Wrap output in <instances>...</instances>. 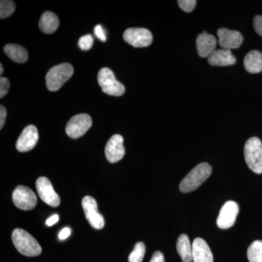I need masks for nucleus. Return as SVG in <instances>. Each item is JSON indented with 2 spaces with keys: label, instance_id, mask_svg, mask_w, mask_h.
<instances>
[{
  "label": "nucleus",
  "instance_id": "34",
  "mask_svg": "<svg viewBox=\"0 0 262 262\" xmlns=\"http://www.w3.org/2000/svg\"><path fill=\"white\" fill-rule=\"evenodd\" d=\"M3 71H4V70H3V64L1 63V64H0V75H3Z\"/></svg>",
  "mask_w": 262,
  "mask_h": 262
},
{
  "label": "nucleus",
  "instance_id": "20",
  "mask_svg": "<svg viewBox=\"0 0 262 262\" xmlns=\"http://www.w3.org/2000/svg\"><path fill=\"white\" fill-rule=\"evenodd\" d=\"M4 52L12 61L24 63L28 60V52L22 46L16 44H9L5 46Z\"/></svg>",
  "mask_w": 262,
  "mask_h": 262
},
{
  "label": "nucleus",
  "instance_id": "16",
  "mask_svg": "<svg viewBox=\"0 0 262 262\" xmlns=\"http://www.w3.org/2000/svg\"><path fill=\"white\" fill-rule=\"evenodd\" d=\"M193 262H213V253L211 248L204 239H194L192 244Z\"/></svg>",
  "mask_w": 262,
  "mask_h": 262
},
{
  "label": "nucleus",
  "instance_id": "6",
  "mask_svg": "<svg viewBox=\"0 0 262 262\" xmlns=\"http://www.w3.org/2000/svg\"><path fill=\"white\" fill-rule=\"evenodd\" d=\"M92 126V119L87 114H80L71 118L66 127V133L72 139L84 135Z\"/></svg>",
  "mask_w": 262,
  "mask_h": 262
},
{
  "label": "nucleus",
  "instance_id": "17",
  "mask_svg": "<svg viewBox=\"0 0 262 262\" xmlns=\"http://www.w3.org/2000/svg\"><path fill=\"white\" fill-rule=\"evenodd\" d=\"M208 63L211 66L217 67H227L234 65L236 63V58L229 50H215L208 58Z\"/></svg>",
  "mask_w": 262,
  "mask_h": 262
},
{
  "label": "nucleus",
  "instance_id": "4",
  "mask_svg": "<svg viewBox=\"0 0 262 262\" xmlns=\"http://www.w3.org/2000/svg\"><path fill=\"white\" fill-rule=\"evenodd\" d=\"M74 74L73 67L70 63L55 66L46 75V85L50 91H58Z\"/></svg>",
  "mask_w": 262,
  "mask_h": 262
},
{
  "label": "nucleus",
  "instance_id": "13",
  "mask_svg": "<svg viewBox=\"0 0 262 262\" xmlns=\"http://www.w3.org/2000/svg\"><path fill=\"white\" fill-rule=\"evenodd\" d=\"M123 141V137L119 134L112 136L108 140L105 147V155L108 162L115 163L123 158L125 153Z\"/></svg>",
  "mask_w": 262,
  "mask_h": 262
},
{
  "label": "nucleus",
  "instance_id": "7",
  "mask_svg": "<svg viewBox=\"0 0 262 262\" xmlns=\"http://www.w3.org/2000/svg\"><path fill=\"white\" fill-rule=\"evenodd\" d=\"M15 206L20 210L29 211L37 206V198L32 189L25 186H18L13 193Z\"/></svg>",
  "mask_w": 262,
  "mask_h": 262
},
{
  "label": "nucleus",
  "instance_id": "1",
  "mask_svg": "<svg viewBox=\"0 0 262 262\" xmlns=\"http://www.w3.org/2000/svg\"><path fill=\"white\" fill-rule=\"evenodd\" d=\"M211 173L212 168L209 164L203 163L196 165L181 182L179 185L181 192L188 193L195 190L206 182Z\"/></svg>",
  "mask_w": 262,
  "mask_h": 262
},
{
  "label": "nucleus",
  "instance_id": "8",
  "mask_svg": "<svg viewBox=\"0 0 262 262\" xmlns=\"http://www.w3.org/2000/svg\"><path fill=\"white\" fill-rule=\"evenodd\" d=\"M123 39L134 48H145L149 46L153 40L152 34L144 28L127 29L123 34Z\"/></svg>",
  "mask_w": 262,
  "mask_h": 262
},
{
  "label": "nucleus",
  "instance_id": "9",
  "mask_svg": "<svg viewBox=\"0 0 262 262\" xmlns=\"http://www.w3.org/2000/svg\"><path fill=\"white\" fill-rule=\"evenodd\" d=\"M82 206L83 208L86 219L91 225L96 229L103 228L105 225L103 215L98 211L97 202L91 196H85L82 199Z\"/></svg>",
  "mask_w": 262,
  "mask_h": 262
},
{
  "label": "nucleus",
  "instance_id": "33",
  "mask_svg": "<svg viewBox=\"0 0 262 262\" xmlns=\"http://www.w3.org/2000/svg\"><path fill=\"white\" fill-rule=\"evenodd\" d=\"M58 220H59V216H58V214L53 215L46 221V225L51 227V226H53L57 223L58 222Z\"/></svg>",
  "mask_w": 262,
  "mask_h": 262
},
{
  "label": "nucleus",
  "instance_id": "18",
  "mask_svg": "<svg viewBox=\"0 0 262 262\" xmlns=\"http://www.w3.org/2000/svg\"><path fill=\"white\" fill-rule=\"evenodd\" d=\"M246 71L251 74L260 73L262 71V53L258 51H251L244 59Z\"/></svg>",
  "mask_w": 262,
  "mask_h": 262
},
{
  "label": "nucleus",
  "instance_id": "25",
  "mask_svg": "<svg viewBox=\"0 0 262 262\" xmlns=\"http://www.w3.org/2000/svg\"><path fill=\"white\" fill-rule=\"evenodd\" d=\"M94 45V38L91 34H86L80 38L78 46L82 51H89Z\"/></svg>",
  "mask_w": 262,
  "mask_h": 262
},
{
  "label": "nucleus",
  "instance_id": "32",
  "mask_svg": "<svg viewBox=\"0 0 262 262\" xmlns=\"http://www.w3.org/2000/svg\"><path fill=\"white\" fill-rule=\"evenodd\" d=\"M70 234L71 229L69 227H65L58 234V237L61 241H63V239H66L67 237H70Z\"/></svg>",
  "mask_w": 262,
  "mask_h": 262
},
{
  "label": "nucleus",
  "instance_id": "26",
  "mask_svg": "<svg viewBox=\"0 0 262 262\" xmlns=\"http://www.w3.org/2000/svg\"><path fill=\"white\" fill-rule=\"evenodd\" d=\"M178 4L183 11L190 13L195 8L196 1L195 0H179Z\"/></svg>",
  "mask_w": 262,
  "mask_h": 262
},
{
  "label": "nucleus",
  "instance_id": "2",
  "mask_svg": "<svg viewBox=\"0 0 262 262\" xmlns=\"http://www.w3.org/2000/svg\"><path fill=\"white\" fill-rule=\"evenodd\" d=\"M12 239L18 252L27 256H37L42 253V248L36 239L22 229H15Z\"/></svg>",
  "mask_w": 262,
  "mask_h": 262
},
{
  "label": "nucleus",
  "instance_id": "5",
  "mask_svg": "<svg viewBox=\"0 0 262 262\" xmlns=\"http://www.w3.org/2000/svg\"><path fill=\"white\" fill-rule=\"evenodd\" d=\"M98 82L105 94L113 96H120L125 93L123 84L116 80L113 71L103 68L98 72Z\"/></svg>",
  "mask_w": 262,
  "mask_h": 262
},
{
  "label": "nucleus",
  "instance_id": "24",
  "mask_svg": "<svg viewBox=\"0 0 262 262\" xmlns=\"http://www.w3.org/2000/svg\"><path fill=\"white\" fill-rule=\"evenodd\" d=\"M15 10V3L10 0H2L0 2V18H6L10 16Z\"/></svg>",
  "mask_w": 262,
  "mask_h": 262
},
{
  "label": "nucleus",
  "instance_id": "10",
  "mask_svg": "<svg viewBox=\"0 0 262 262\" xmlns=\"http://www.w3.org/2000/svg\"><path fill=\"white\" fill-rule=\"evenodd\" d=\"M238 213V204L234 201H227L221 208L216 220L217 226L222 229L230 228L235 223Z\"/></svg>",
  "mask_w": 262,
  "mask_h": 262
},
{
  "label": "nucleus",
  "instance_id": "23",
  "mask_svg": "<svg viewBox=\"0 0 262 262\" xmlns=\"http://www.w3.org/2000/svg\"><path fill=\"white\" fill-rule=\"evenodd\" d=\"M145 245L144 243H137L134 246V251L129 255V262H142L145 254Z\"/></svg>",
  "mask_w": 262,
  "mask_h": 262
},
{
  "label": "nucleus",
  "instance_id": "14",
  "mask_svg": "<svg viewBox=\"0 0 262 262\" xmlns=\"http://www.w3.org/2000/svg\"><path fill=\"white\" fill-rule=\"evenodd\" d=\"M39 134L37 127L29 125L24 128L16 142V149L20 152L30 151L37 145Z\"/></svg>",
  "mask_w": 262,
  "mask_h": 262
},
{
  "label": "nucleus",
  "instance_id": "28",
  "mask_svg": "<svg viewBox=\"0 0 262 262\" xmlns=\"http://www.w3.org/2000/svg\"><path fill=\"white\" fill-rule=\"evenodd\" d=\"M94 34L102 42H106V32H105L104 29L101 25H97L94 28Z\"/></svg>",
  "mask_w": 262,
  "mask_h": 262
},
{
  "label": "nucleus",
  "instance_id": "29",
  "mask_svg": "<svg viewBox=\"0 0 262 262\" xmlns=\"http://www.w3.org/2000/svg\"><path fill=\"white\" fill-rule=\"evenodd\" d=\"M253 27L258 35L262 37V15H256L253 19Z\"/></svg>",
  "mask_w": 262,
  "mask_h": 262
},
{
  "label": "nucleus",
  "instance_id": "30",
  "mask_svg": "<svg viewBox=\"0 0 262 262\" xmlns=\"http://www.w3.org/2000/svg\"><path fill=\"white\" fill-rule=\"evenodd\" d=\"M7 117V110L6 108L1 105L0 106V129L3 128L5 123Z\"/></svg>",
  "mask_w": 262,
  "mask_h": 262
},
{
  "label": "nucleus",
  "instance_id": "3",
  "mask_svg": "<svg viewBox=\"0 0 262 262\" xmlns=\"http://www.w3.org/2000/svg\"><path fill=\"white\" fill-rule=\"evenodd\" d=\"M244 155L248 168L257 174L262 173V143L257 137H252L246 141Z\"/></svg>",
  "mask_w": 262,
  "mask_h": 262
},
{
  "label": "nucleus",
  "instance_id": "19",
  "mask_svg": "<svg viewBox=\"0 0 262 262\" xmlns=\"http://www.w3.org/2000/svg\"><path fill=\"white\" fill-rule=\"evenodd\" d=\"M59 26V19L52 12L43 13L39 20V27L45 34H53L56 32Z\"/></svg>",
  "mask_w": 262,
  "mask_h": 262
},
{
  "label": "nucleus",
  "instance_id": "12",
  "mask_svg": "<svg viewBox=\"0 0 262 262\" xmlns=\"http://www.w3.org/2000/svg\"><path fill=\"white\" fill-rule=\"evenodd\" d=\"M219 37V43L223 49L229 50L237 49L241 47L244 37L241 32L237 31L230 30V29L222 28L217 32Z\"/></svg>",
  "mask_w": 262,
  "mask_h": 262
},
{
  "label": "nucleus",
  "instance_id": "31",
  "mask_svg": "<svg viewBox=\"0 0 262 262\" xmlns=\"http://www.w3.org/2000/svg\"><path fill=\"white\" fill-rule=\"evenodd\" d=\"M150 262H165V258H164L163 253L160 252V251L155 252L154 254H153Z\"/></svg>",
  "mask_w": 262,
  "mask_h": 262
},
{
  "label": "nucleus",
  "instance_id": "27",
  "mask_svg": "<svg viewBox=\"0 0 262 262\" xmlns=\"http://www.w3.org/2000/svg\"><path fill=\"white\" fill-rule=\"evenodd\" d=\"M10 89V82L6 77L0 78V98H3L8 94Z\"/></svg>",
  "mask_w": 262,
  "mask_h": 262
},
{
  "label": "nucleus",
  "instance_id": "22",
  "mask_svg": "<svg viewBox=\"0 0 262 262\" xmlns=\"http://www.w3.org/2000/svg\"><path fill=\"white\" fill-rule=\"evenodd\" d=\"M247 256L250 262H262V241H255L250 245Z\"/></svg>",
  "mask_w": 262,
  "mask_h": 262
},
{
  "label": "nucleus",
  "instance_id": "15",
  "mask_svg": "<svg viewBox=\"0 0 262 262\" xmlns=\"http://www.w3.org/2000/svg\"><path fill=\"white\" fill-rule=\"evenodd\" d=\"M217 40L214 36L203 32L196 38V45L198 54L202 58H208L215 51Z\"/></svg>",
  "mask_w": 262,
  "mask_h": 262
},
{
  "label": "nucleus",
  "instance_id": "11",
  "mask_svg": "<svg viewBox=\"0 0 262 262\" xmlns=\"http://www.w3.org/2000/svg\"><path fill=\"white\" fill-rule=\"evenodd\" d=\"M38 194L46 204L51 207H58L61 203L59 196L53 189L49 179L46 177H40L36 182Z\"/></svg>",
  "mask_w": 262,
  "mask_h": 262
},
{
  "label": "nucleus",
  "instance_id": "21",
  "mask_svg": "<svg viewBox=\"0 0 262 262\" xmlns=\"http://www.w3.org/2000/svg\"><path fill=\"white\" fill-rule=\"evenodd\" d=\"M177 249L183 262L192 261V244H191L187 234H182L179 236L177 241Z\"/></svg>",
  "mask_w": 262,
  "mask_h": 262
}]
</instances>
